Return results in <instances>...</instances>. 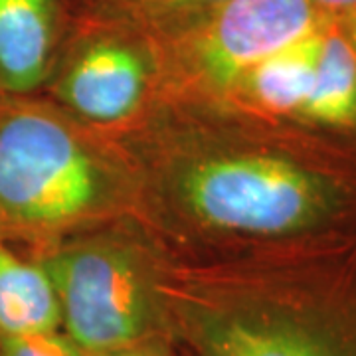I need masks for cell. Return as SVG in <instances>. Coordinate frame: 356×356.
<instances>
[{"label":"cell","instance_id":"obj_1","mask_svg":"<svg viewBox=\"0 0 356 356\" xmlns=\"http://www.w3.org/2000/svg\"><path fill=\"white\" fill-rule=\"evenodd\" d=\"M109 135L133 172L131 220L170 261L356 240V147L229 103L178 97Z\"/></svg>","mask_w":356,"mask_h":356},{"label":"cell","instance_id":"obj_2","mask_svg":"<svg viewBox=\"0 0 356 356\" xmlns=\"http://www.w3.org/2000/svg\"><path fill=\"white\" fill-rule=\"evenodd\" d=\"M159 291L188 356H356V240L210 264L163 255Z\"/></svg>","mask_w":356,"mask_h":356},{"label":"cell","instance_id":"obj_3","mask_svg":"<svg viewBox=\"0 0 356 356\" xmlns=\"http://www.w3.org/2000/svg\"><path fill=\"white\" fill-rule=\"evenodd\" d=\"M135 184L119 143L42 93L0 95V238L36 255L131 218Z\"/></svg>","mask_w":356,"mask_h":356},{"label":"cell","instance_id":"obj_4","mask_svg":"<svg viewBox=\"0 0 356 356\" xmlns=\"http://www.w3.org/2000/svg\"><path fill=\"white\" fill-rule=\"evenodd\" d=\"M28 257L46 271L60 329L81 355L170 337L159 291L163 254L131 218L74 234Z\"/></svg>","mask_w":356,"mask_h":356},{"label":"cell","instance_id":"obj_5","mask_svg":"<svg viewBox=\"0 0 356 356\" xmlns=\"http://www.w3.org/2000/svg\"><path fill=\"white\" fill-rule=\"evenodd\" d=\"M325 18L311 0H226L191 30L156 44L163 97L224 102L248 72Z\"/></svg>","mask_w":356,"mask_h":356},{"label":"cell","instance_id":"obj_6","mask_svg":"<svg viewBox=\"0 0 356 356\" xmlns=\"http://www.w3.org/2000/svg\"><path fill=\"white\" fill-rule=\"evenodd\" d=\"M224 103L356 147V56L334 18L248 72Z\"/></svg>","mask_w":356,"mask_h":356},{"label":"cell","instance_id":"obj_7","mask_svg":"<svg viewBox=\"0 0 356 356\" xmlns=\"http://www.w3.org/2000/svg\"><path fill=\"white\" fill-rule=\"evenodd\" d=\"M42 95L89 127L125 131L163 97L156 44L125 26L83 18Z\"/></svg>","mask_w":356,"mask_h":356},{"label":"cell","instance_id":"obj_8","mask_svg":"<svg viewBox=\"0 0 356 356\" xmlns=\"http://www.w3.org/2000/svg\"><path fill=\"white\" fill-rule=\"evenodd\" d=\"M81 20V0H0V93H42Z\"/></svg>","mask_w":356,"mask_h":356},{"label":"cell","instance_id":"obj_9","mask_svg":"<svg viewBox=\"0 0 356 356\" xmlns=\"http://www.w3.org/2000/svg\"><path fill=\"white\" fill-rule=\"evenodd\" d=\"M60 327V307L46 271L0 238V332L28 334Z\"/></svg>","mask_w":356,"mask_h":356},{"label":"cell","instance_id":"obj_10","mask_svg":"<svg viewBox=\"0 0 356 356\" xmlns=\"http://www.w3.org/2000/svg\"><path fill=\"white\" fill-rule=\"evenodd\" d=\"M226 0H81L83 18L125 26L154 44L191 30Z\"/></svg>","mask_w":356,"mask_h":356},{"label":"cell","instance_id":"obj_11","mask_svg":"<svg viewBox=\"0 0 356 356\" xmlns=\"http://www.w3.org/2000/svg\"><path fill=\"white\" fill-rule=\"evenodd\" d=\"M0 356H83L62 329L28 334L0 332Z\"/></svg>","mask_w":356,"mask_h":356},{"label":"cell","instance_id":"obj_12","mask_svg":"<svg viewBox=\"0 0 356 356\" xmlns=\"http://www.w3.org/2000/svg\"><path fill=\"white\" fill-rule=\"evenodd\" d=\"M83 356H182V350L172 337L161 334V337H153L140 343L102 350V353H88Z\"/></svg>","mask_w":356,"mask_h":356},{"label":"cell","instance_id":"obj_13","mask_svg":"<svg viewBox=\"0 0 356 356\" xmlns=\"http://www.w3.org/2000/svg\"><path fill=\"white\" fill-rule=\"evenodd\" d=\"M311 4H313L323 16L334 18V16H341V14L346 13V10L355 8L356 0H311Z\"/></svg>","mask_w":356,"mask_h":356},{"label":"cell","instance_id":"obj_14","mask_svg":"<svg viewBox=\"0 0 356 356\" xmlns=\"http://www.w3.org/2000/svg\"><path fill=\"white\" fill-rule=\"evenodd\" d=\"M334 20H337L339 28L343 30L344 38L350 44V48H353L356 56V6L350 8V10H346V13H343L341 16H334Z\"/></svg>","mask_w":356,"mask_h":356},{"label":"cell","instance_id":"obj_15","mask_svg":"<svg viewBox=\"0 0 356 356\" xmlns=\"http://www.w3.org/2000/svg\"><path fill=\"white\" fill-rule=\"evenodd\" d=\"M180 350H182V348H180ZM182 356H188V355H186V353H184V350H182Z\"/></svg>","mask_w":356,"mask_h":356},{"label":"cell","instance_id":"obj_16","mask_svg":"<svg viewBox=\"0 0 356 356\" xmlns=\"http://www.w3.org/2000/svg\"><path fill=\"white\" fill-rule=\"evenodd\" d=\"M0 95H2V93H0Z\"/></svg>","mask_w":356,"mask_h":356}]
</instances>
